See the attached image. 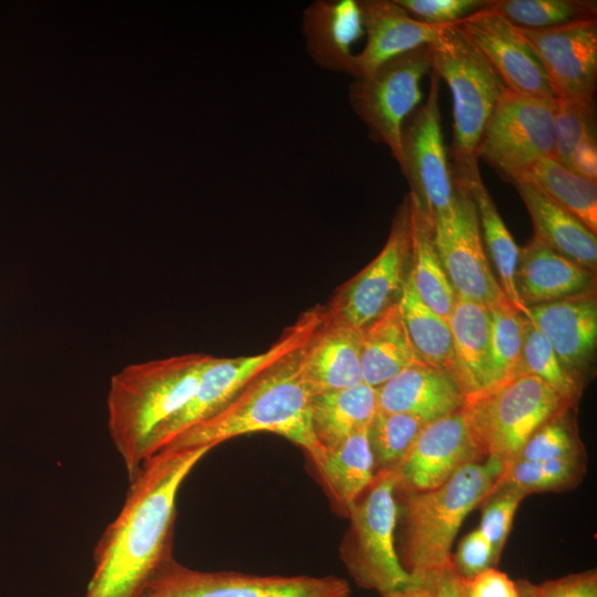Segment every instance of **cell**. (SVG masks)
Returning <instances> with one entry per match:
<instances>
[{
  "mask_svg": "<svg viewBox=\"0 0 597 597\" xmlns=\"http://www.w3.org/2000/svg\"><path fill=\"white\" fill-rule=\"evenodd\" d=\"M210 447L161 449L150 455L115 520L94 551V569L83 597H139L172 557L178 492Z\"/></svg>",
  "mask_w": 597,
  "mask_h": 597,
  "instance_id": "cell-1",
  "label": "cell"
},
{
  "mask_svg": "<svg viewBox=\"0 0 597 597\" xmlns=\"http://www.w3.org/2000/svg\"><path fill=\"white\" fill-rule=\"evenodd\" d=\"M303 346L260 373L221 410L185 430L163 449H213L235 437L270 432L302 448L317 468L325 449L312 426L314 395L303 375Z\"/></svg>",
  "mask_w": 597,
  "mask_h": 597,
  "instance_id": "cell-2",
  "label": "cell"
},
{
  "mask_svg": "<svg viewBox=\"0 0 597 597\" xmlns=\"http://www.w3.org/2000/svg\"><path fill=\"white\" fill-rule=\"evenodd\" d=\"M211 358L182 354L132 364L112 376L107 429L129 481L147 459L150 438L189 401Z\"/></svg>",
  "mask_w": 597,
  "mask_h": 597,
  "instance_id": "cell-3",
  "label": "cell"
},
{
  "mask_svg": "<svg viewBox=\"0 0 597 597\" xmlns=\"http://www.w3.org/2000/svg\"><path fill=\"white\" fill-rule=\"evenodd\" d=\"M504 463L492 458L460 468L442 485L402 494L400 563L419 584L452 567L451 547L464 519L492 492Z\"/></svg>",
  "mask_w": 597,
  "mask_h": 597,
  "instance_id": "cell-4",
  "label": "cell"
},
{
  "mask_svg": "<svg viewBox=\"0 0 597 597\" xmlns=\"http://www.w3.org/2000/svg\"><path fill=\"white\" fill-rule=\"evenodd\" d=\"M430 48L431 70L452 95V175L464 180L479 178L478 147L496 104L509 88L453 23L443 27Z\"/></svg>",
  "mask_w": 597,
  "mask_h": 597,
  "instance_id": "cell-5",
  "label": "cell"
},
{
  "mask_svg": "<svg viewBox=\"0 0 597 597\" xmlns=\"http://www.w3.org/2000/svg\"><path fill=\"white\" fill-rule=\"evenodd\" d=\"M575 406L537 377L520 374L465 398L461 410L480 455L505 464L540 427Z\"/></svg>",
  "mask_w": 597,
  "mask_h": 597,
  "instance_id": "cell-6",
  "label": "cell"
},
{
  "mask_svg": "<svg viewBox=\"0 0 597 597\" xmlns=\"http://www.w3.org/2000/svg\"><path fill=\"white\" fill-rule=\"evenodd\" d=\"M396 486L395 470L375 473L348 511L341 545V558L356 585L381 597L419 584L402 567L395 547Z\"/></svg>",
  "mask_w": 597,
  "mask_h": 597,
  "instance_id": "cell-7",
  "label": "cell"
},
{
  "mask_svg": "<svg viewBox=\"0 0 597 597\" xmlns=\"http://www.w3.org/2000/svg\"><path fill=\"white\" fill-rule=\"evenodd\" d=\"M324 313L325 307L321 306L306 311L261 353L238 357L212 356L189 401L150 438L147 459L185 430L217 413L255 376L303 346L321 323Z\"/></svg>",
  "mask_w": 597,
  "mask_h": 597,
  "instance_id": "cell-8",
  "label": "cell"
},
{
  "mask_svg": "<svg viewBox=\"0 0 597 597\" xmlns=\"http://www.w3.org/2000/svg\"><path fill=\"white\" fill-rule=\"evenodd\" d=\"M431 70L430 44L397 56L366 76L354 78L348 97L369 138L388 147L400 163L402 127L420 105V82Z\"/></svg>",
  "mask_w": 597,
  "mask_h": 597,
  "instance_id": "cell-9",
  "label": "cell"
},
{
  "mask_svg": "<svg viewBox=\"0 0 597 597\" xmlns=\"http://www.w3.org/2000/svg\"><path fill=\"white\" fill-rule=\"evenodd\" d=\"M347 580L334 576L252 575L202 572L167 559L139 597H350Z\"/></svg>",
  "mask_w": 597,
  "mask_h": 597,
  "instance_id": "cell-10",
  "label": "cell"
},
{
  "mask_svg": "<svg viewBox=\"0 0 597 597\" xmlns=\"http://www.w3.org/2000/svg\"><path fill=\"white\" fill-rule=\"evenodd\" d=\"M555 101L507 90L484 128L478 157L510 181L538 159L554 158Z\"/></svg>",
  "mask_w": 597,
  "mask_h": 597,
  "instance_id": "cell-11",
  "label": "cell"
},
{
  "mask_svg": "<svg viewBox=\"0 0 597 597\" xmlns=\"http://www.w3.org/2000/svg\"><path fill=\"white\" fill-rule=\"evenodd\" d=\"M410 206L407 195L381 251L337 290L326 307L327 312L363 329L398 304L410 273Z\"/></svg>",
  "mask_w": 597,
  "mask_h": 597,
  "instance_id": "cell-12",
  "label": "cell"
},
{
  "mask_svg": "<svg viewBox=\"0 0 597 597\" xmlns=\"http://www.w3.org/2000/svg\"><path fill=\"white\" fill-rule=\"evenodd\" d=\"M439 87L440 78L432 72L426 102L404 124L398 164L410 186V193L432 222L451 213L455 192L443 144Z\"/></svg>",
  "mask_w": 597,
  "mask_h": 597,
  "instance_id": "cell-13",
  "label": "cell"
},
{
  "mask_svg": "<svg viewBox=\"0 0 597 597\" xmlns=\"http://www.w3.org/2000/svg\"><path fill=\"white\" fill-rule=\"evenodd\" d=\"M451 213L433 222L434 242L458 297L492 307L509 302L482 242L476 209L465 184L453 177Z\"/></svg>",
  "mask_w": 597,
  "mask_h": 597,
  "instance_id": "cell-14",
  "label": "cell"
},
{
  "mask_svg": "<svg viewBox=\"0 0 597 597\" xmlns=\"http://www.w3.org/2000/svg\"><path fill=\"white\" fill-rule=\"evenodd\" d=\"M516 29L540 60L557 98L595 104L596 19L551 29Z\"/></svg>",
  "mask_w": 597,
  "mask_h": 597,
  "instance_id": "cell-15",
  "label": "cell"
},
{
  "mask_svg": "<svg viewBox=\"0 0 597 597\" xmlns=\"http://www.w3.org/2000/svg\"><path fill=\"white\" fill-rule=\"evenodd\" d=\"M486 59L505 86L517 94L555 101L536 54L516 27L486 6L453 23Z\"/></svg>",
  "mask_w": 597,
  "mask_h": 597,
  "instance_id": "cell-16",
  "label": "cell"
},
{
  "mask_svg": "<svg viewBox=\"0 0 597 597\" xmlns=\"http://www.w3.org/2000/svg\"><path fill=\"white\" fill-rule=\"evenodd\" d=\"M482 459L460 409L423 425L406 458L395 470L396 491L433 490L463 465Z\"/></svg>",
  "mask_w": 597,
  "mask_h": 597,
  "instance_id": "cell-17",
  "label": "cell"
},
{
  "mask_svg": "<svg viewBox=\"0 0 597 597\" xmlns=\"http://www.w3.org/2000/svg\"><path fill=\"white\" fill-rule=\"evenodd\" d=\"M366 43L352 63L354 78L370 74L381 64L422 45L431 44L444 25L412 18L394 0H358Z\"/></svg>",
  "mask_w": 597,
  "mask_h": 597,
  "instance_id": "cell-18",
  "label": "cell"
},
{
  "mask_svg": "<svg viewBox=\"0 0 597 597\" xmlns=\"http://www.w3.org/2000/svg\"><path fill=\"white\" fill-rule=\"evenodd\" d=\"M563 365L584 380L597 344L596 291L527 308Z\"/></svg>",
  "mask_w": 597,
  "mask_h": 597,
  "instance_id": "cell-19",
  "label": "cell"
},
{
  "mask_svg": "<svg viewBox=\"0 0 597 597\" xmlns=\"http://www.w3.org/2000/svg\"><path fill=\"white\" fill-rule=\"evenodd\" d=\"M302 369L313 395L363 383L360 331L332 316H324L302 349Z\"/></svg>",
  "mask_w": 597,
  "mask_h": 597,
  "instance_id": "cell-20",
  "label": "cell"
},
{
  "mask_svg": "<svg viewBox=\"0 0 597 597\" xmlns=\"http://www.w3.org/2000/svg\"><path fill=\"white\" fill-rule=\"evenodd\" d=\"M379 411L406 413L428 423L460 410L464 395L444 370L416 362L376 388Z\"/></svg>",
  "mask_w": 597,
  "mask_h": 597,
  "instance_id": "cell-21",
  "label": "cell"
},
{
  "mask_svg": "<svg viewBox=\"0 0 597 597\" xmlns=\"http://www.w3.org/2000/svg\"><path fill=\"white\" fill-rule=\"evenodd\" d=\"M515 284L521 302L528 308L596 291V273L533 235L520 250Z\"/></svg>",
  "mask_w": 597,
  "mask_h": 597,
  "instance_id": "cell-22",
  "label": "cell"
},
{
  "mask_svg": "<svg viewBox=\"0 0 597 597\" xmlns=\"http://www.w3.org/2000/svg\"><path fill=\"white\" fill-rule=\"evenodd\" d=\"M302 33L317 66L350 75L354 44L365 34L359 1H313L303 12Z\"/></svg>",
  "mask_w": 597,
  "mask_h": 597,
  "instance_id": "cell-23",
  "label": "cell"
},
{
  "mask_svg": "<svg viewBox=\"0 0 597 597\" xmlns=\"http://www.w3.org/2000/svg\"><path fill=\"white\" fill-rule=\"evenodd\" d=\"M512 184L531 216L534 235L559 254L596 273V234L532 182L514 179Z\"/></svg>",
  "mask_w": 597,
  "mask_h": 597,
  "instance_id": "cell-24",
  "label": "cell"
},
{
  "mask_svg": "<svg viewBox=\"0 0 597 597\" xmlns=\"http://www.w3.org/2000/svg\"><path fill=\"white\" fill-rule=\"evenodd\" d=\"M453 345L452 378L469 398L486 390L490 311L457 296L449 318Z\"/></svg>",
  "mask_w": 597,
  "mask_h": 597,
  "instance_id": "cell-25",
  "label": "cell"
},
{
  "mask_svg": "<svg viewBox=\"0 0 597 597\" xmlns=\"http://www.w3.org/2000/svg\"><path fill=\"white\" fill-rule=\"evenodd\" d=\"M411 260L410 277L419 297L449 322L457 294L439 256L433 222L409 192Z\"/></svg>",
  "mask_w": 597,
  "mask_h": 597,
  "instance_id": "cell-26",
  "label": "cell"
},
{
  "mask_svg": "<svg viewBox=\"0 0 597 597\" xmlns=\"http://www.w3.org/2000/svg\"><path fill=\"white\" fill-rule=\"evenodd\" d=\"M419 360L404 325L398 304L360 329V365L364 384L377 388Z\"/></svg>",
  "mask_w": 597,
  "mask_h": 597,
  "instance_id": "cell-27",
  "label": "cell"
},
{
  "mask_svg": "<svg viewBox=\"0 0 597 597\" xmlns=\"http://www.w3.org/2000/svg\"><path fill=\"white\" fill-rule=\"evenodd\" d=\"M316 469L335 510L347 517L352 505L375 476L368 428L326 449Z\"/></svg>",
  "mask_w": 597,
  "mask_h": 597,
  "instance_id": "cell-28",
  "label": "cell"
},
{
  "mask_svg": "<svg viewBox=\"0 0 597 597\" xmlns=\"http://www.w3.org/2000/svg\"><path fill=\"white\" fill-rule=\"evenodd\" d=\"M377 407L376 388L364 383L314 395L311 416L316 439L326 450L367 429Z\"/></svg>",
  "mask_w": 597,
  "mask_h": 597,
  "instance_id": "cell-29",
  "label": "cell"
},
{
  "mask_svg": "<svg viewBox=\"0 0 597 597\" xmlns=\"http://www.w3.org/2000/svg\"><path fill=\"white\" fill-rule=\"evenodd\" d=\"M460 180L465 184L473 199L482 242L485 252L489 254L496 270L500 286L512 306L522 315L526 316L527 308L521 302L515 284V273L521 249L516 245L502 220L481 177L472 180Z\"/></svg>",
  "mask_w": 597,
  "mask_h": 597,
  "instance_id": "cell-30",
  "label": "cell"
},
{
  "mask_svg": "<svg viewBox=\"0 0 597 597\" xmlns=\"http://www.w3.org/2000/svg\"><path fill=\"white\" fill-rule=\"evenodd\" d=\"M410 343L423 363L453 374V345L449 323L417 294L410 273L398 302Z\"/></svg>",
  "mask_w": 597,
  "mask_h": 597,
  "instance_id": "cell-31",
  "label": "cell"
},
{
  "mask_svg": "<svg viewBox=\"0 0 597 597\" xmlns=\"http://www.w3.org/2000/svg\"><path fill=\"white\" fill-rule=\"evenodd\" d=\"M514 179L532 182L597 233V187L553 157L541 158ZM511 180V181H512Z\"/></svg>",
  "mask_w": 597,
  "mask_h": 597,
  "instance_id": "cell-32",
  "label": "cell"
},
{
  "mask_svg": "<svg viewBox=\"0 0 597 597\" xmlns=\"http://www.w3.org/2000/svg\"><path fill=\"white\" fill-rule=\"evenodd\" d=\"M489 311L486 390L521 374L524 325V315L517 312L510 302L489 307Z\"/></svg>",
  "mask_w": 597,
  "mask_h": 597,
  "instance_id": "cell-33",
  "label": "cell"
},
{
  "mask_svg": "<svg viewBox=\"0 0 597 597\" xmlns=\"http://www.w3.org/2000/svg\"><path fill=\"white\" fill-rule=\"evenodd\" d=\"M586 458L564 460H513L504 464L493 490L513 488L525 495L562 492L575 488L584 478ZM492 490V491H493Z\"/></svg>",
  "mask_w": 597,
  "mask_h": 597,
  "instance_id": "cell-34",
  "label": "cell"
},
{
  "mask_svg": "<svg viewBox=\"0 0 597 597\" xmlns=\"http://www.w3.org/2000/svg\"><path fill=\"white\" fill-rule=\"evenodd\" d=\"M488 7L524 29H551L594 20L596 1L586 0H488Z\"/></svg>",
  "mask_w": 597,
  "mask_h": 597,
  "instance_id": "cell-35",
  "label": "cell"
},
{
  "mask_svg": "<svg viewBox=\"0 0 597 597\" xmlns=\"http://www.w3.org/2000/svg\"><path fill=\"white\" fill-rule=\"evenodd\" d=\"M521 374L537 377L574 404H577L584 388V380L563 365L548 341L526 316Z\"/></svg>",
  "mask_w": 597,
  "mask_h": 597,
  "instance_id": "cell-36",
  "label": "cell"
},
{
  "mask_svg": "<svg viewBox=\"0 0 597 597\" xmlns=\"http://www.w3.org/2000/svg\"><path fill=\"white\" fill-rule=\"evenodd\" d=\"M423 425L419 419L406 413L377 410L368 427L375 473L396 470L406 458Z\"/></svg>",
  "mask_w": 597,
  "mask_h": 597,
  "instance_id": "cell-37",
  "label": "cell"
},
{
  "mask_svg": "<svg viewBox=\"0 0 597 597\" xmlns=\"http://www.w3.org/2000/svg\"><path fill=\"white\" fill-rule=\"evenodd\" d=\"M573 410L564 412L540 427L525 442L514 460L544 461L586 458L584 444L572 417Z\"/></svg>",
  "mask_w": 597,
  "mask_h": 597,
  "instance_id": "cell-38",
  "label": "cell"
},
{
  "mask_svg": "<svg viewBox=\"0 0 597 597\" xmlns=\"http://www.w3.org/2000/svg\"><path fill=\"white\" fill-rule=\"evenodd\" d=\"M594 133L595 104L559 98L555 101L554 158L558 163L570 169L575 148L585 137Z\"/></svg>",
  "mask_w": 597,
  "mask_h": 597,
  "instance_id": "cell-39",
  "label": "cell"
},
{
  "mask_svg": "<svg viewBox=\"0 0 597 597\" xmlns=\"http://www.w3.org/2000/svg\"><path fill=\"white\" fill-rule=\"evenodd\" d=\"M526 495L513 488L493 490L484 500L479 530L489 541L499 562L519 505Z\"/></svg>",
  "mask_w": 597,
  "mask_h": 597,
  "instance_id": "cell-40",
  "label": "cell"
},
{
  "mask_svg": "<svg viewBox=\"0 0 597 597\" xmlns=\"http://www.w3.org/2000/svg\"><path fill=\"white\" fill-rule=\"evenodd\" d=\"M412 18L427 24L447 25L483 9L485 0H394Z\"/></svg>",
  "mask_w": 597,
  "mask_h": 597,
  "instance_id": "cell-41",
  "label": "cell"
},
{
  "mask_svg": "<svg viewBox=\"0 0 597 597\" xmlns=\"http://www.w3.org/2000/svg\"><path fill=\"white\" fill-rule=\"evenodd\" d=\"M515 583L519 597H597L596 569L569 574L542 584H533L526 579Z\"/></svg>",
  "mask_w": 597,
  "mask_h": 597,
  "instance_id": "cell-42",
  "label": "cell"
},
{
  "mask_svg": "<svg viewBox=\"0 0 597 597\" xmlns=\"http://www.w3.org/2000/svg\"><path fill=\"white\" fill-rule=\"evenodd\" d=\"M496 564L492 547L479 528L468 533L452 555V567L463 579L471 578Z\"/></svg>",
  "mask_w": 597,
  "mask_h": 597,
  "instance_id": "cell-43",
  "label": "cell"
},
{
  "mask_svg": "<svg viewBox=\"0 0 597 597\" xmlns=\"http://www.w3.org/2000/svg\"><path fill=\"white\" fill-rule=\"evenodd\" d=\"M462 597H519L516 583L495 567L462 578Z\"/></svg>",
  "mask_w": 597,
  "mask_h": 597,
  "instance_id": "cell-44",
  "label": "cell"
},
{
  "mask_svg": "<svg viewBox=\"0 0 597 597\" xmlns=\"http://www.w3.org/2000/svg\"><path fill=\"white\" fill-rule=\"evenodd\" d=\"M570 169L580 177L596 182L597 144L595 133L585 137L575 148L570 160Z\"/></svg>",
  "mask_w": 597,
  "mask_h": 597,
  "instance_id": "cell-45",
  "label": "cell"
},
{
  "mask_svg": "<svg viewBox=\"0 0 597 597\" xmlns=\"http://www.w3.org/2000/svg\"><path fill=\"white\" fill-rule=\"evenodd\" d=\"M433 597H462V578L450 567L426 583Z\"/></svg>",
  "mask_w": 597,
  "mask_h": 597,
  "instance_id": "cell-46",
  "label": "cell"
},
{
  "mask_svg": "<svg viewBox=\"0 0 597 597\" xmlns=\"http://www.w3.org/2000/svg\"><path fill=\"white\" fill-rule=\"evenodd\" d=\"M383 597H433V595L428 587L417 584Z\"/></svg>",
  "mask_w": 597,
  "mask_h": 597,
  "instance_id": "cell-47",
  "label": "cell"
}]
</instances>
